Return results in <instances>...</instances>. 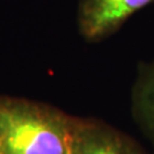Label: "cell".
Wrapping results in <instances>:
<instances>
[{"label":"cell","mask_w":154,"mask_h":154,"mask_svg":"<svg viewBox=\"0 0 154 154\" xmlns=\"http://www.w3.org/2000/svg\"><path fill=\"white\" fill-rule=\"evenodd\" d=\"M73 123L55 107L0 96V154H70Z\"/></svg>","instance_id":"6da1fadb"},{"label":"cell","mask_w":154,"mask_h":154,"mask_svg":"<svg viewBox=\"0 0 154 154\" xmlns=\"http://www.w3.org/2000/svg\"><path fill=\"white\" fill-rule=\"evenodd\" d=\"M70 154H144L122 132L91 119L74 118Z\"/></svg>","instance_id":"3957f363"},{"label":"cell","mask_w":154,"mask_h":154,"mask_svg":"<svg viewBox=\"0 0 154 154\" xmlns=\"http://www.w3.org/2000/svg\"><path fill=\"white\" fill-rule=\"evenodd\" d=\"M154 0H79L78 29L88 41L110 37L135 13Z\"/></svg>","instance_id":"7a4b0ae2"},{"label":"cell","mask_w":154,"mask_h":154,"mask_svg":"<svg viewBox=\"0 0 154 154\" xmlns=\"http://www.w3.org/2000/svg\"><path fill=\"white\" fill-rule=\"evenodd\" d=\"M131 112L154 149V60L138 70L131 91Z\"/></svg>","instance_id":"277c9868"}]
</instances>
